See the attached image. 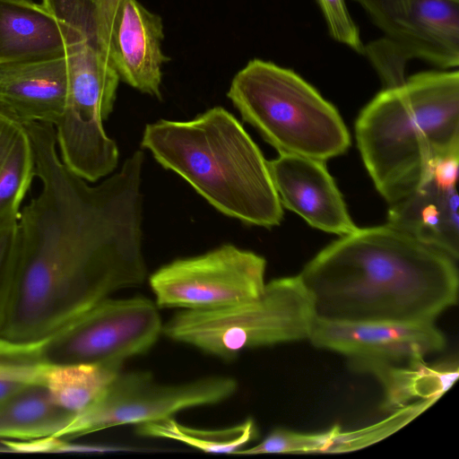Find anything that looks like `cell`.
Returning a JSON list of instances; mask_svg holds the SVG:
<instances>
[{"mask_svg": "<svg viewBox=\"0 0 459 459\" xmlns=\"http://www.w3.org/2000/svg\"><path fill=\"white\" fill-rule=\"evenodd\" d=\"M34 177L32 146L23 126L0 170V228L18 222L22 202Z\"/></svg>", "mask_w": 459, "mask_h": 459, "instance_id": "22", "label": "cell"}, {"mask_svg": "<svg viewBox=\"0 0 459 459\" xmlns=\"http://www.w3.org/2000/svg\"><path fill=\"white\" fill-rule=\"evenodd\" d=\"M135 433L144 437L178 441L205 453L234 455L259 435L252 418L224 429H202L181 424L169 417L136 425Z\"/></svg>", "mask_w": 459, "mask_h": 459, "instance_id": "21", "label": "cell"}, {"mask_svg": "<svg viewBox=\"0 0 459 459\" xmlns=\"http://www.w3.org/2000/svg\"><path fill=\"white\" fill-rule=\"evenodd\" d=\"M383 38L364 47L380 77L401 82L406 63L441 69L459 65V0H353Z\"/></svg>", "mask_w": 459, "mask_h": 459, "instance_id": "8", "label": "cell"}, {"mask_svg": "<svg viewBox=\"0 0 459 459\" xmlns=\"http://www.w3.org/2000/svg\"><path fill=\"white\" fill-rule=\"evenodd\" d=\"M162 329L159 307L150 299L108 298L35 342L14 344L0 340V361L44 368L124 365L149 351Z\"/></svg>", "mask_w": 459, "mask_h": 459, "instance_id": "7", "label": "cell"}, {"mask_svg": "<svg viewBox=\"0 0 459 459\" xmlns=\"http://www.w3.org/2000/svg\"><path fill=\"white\" fill-rule=\"evenodd\" d=\"M19 253L18 222L0 228V337L14 291Z\"/></svg>", "mask_w": 459, "mask_h": 459, "instance_id": "24", "label": "cell"}, {"mask_svg": "<svg viewBox=\"0 0 459 459\" xmlns=\"http://www.w3.org/2000/svg\"><path fill=\"white\" fill-rule=\"evenodd\" d=\"M330 37L359 54H364L359 30L352 20L345 0H316Z\"/></svg>", "mask_w": 459, "mask_h": 459, "instance_id": "25", "label": "cell"}, {"mask_svg": "<svg viewBox=\"0 0 459 459\" xmlns=\"http://www.w3.org/2000/svg\"><path fill=\"white\" fill-rule=\"evenodd\" d=\"M316 319L299 275L266 282L255 299L210 310L181 309L162 334L224 360L246 350L308 339Z\"/></svg>", "mask_w": 459, "mask_h": 459, "instance_id": "6", "label": "cell"}, {"mask_svg": "<svg viewBox=\"0 0 459 459\" xmlns=\"http://www.w3.org/2000/svg\"><path fill=\"white\" fill-rule=\"evenodd\" d=\"M433 401H418L393 411L388 418L355 430L335 425L322 431L320 453L339 454L356 451L373 445L394 433L429 407Z\"/></svg>", "mask_w": 459, "mask_h": 459, "instance_id": "23", "label": "cell"}, {"mask_svg": "<svg viewBox=\"0 0 459 459\" xmlns=\"http://www.w3.org/2000/svg\"><path fill=\"white\" fill-rule=\"evenodd\" d=\"M458 204L455 186L444 187L430 178L415 191L389 204L387 224L457 261Z\"/></svg>", "mask_w": 459, "mask_h": 459, "instance_id": "16", "label": "cell"}, {"mask_svg": "<svg viewBox=\"0 0 459 459\" xmlns=\"http://www.w3.org/2000/svg\"><path fill=\"white\" fill-rule=\"evenodd\" d=\"M265 268L263 256L227 244L161 266L149 284L159 308L217 309L257 298Z\"/></svg>", "mask_w": 459, "mask_h": 459, "instance_id": "10", "label": "cell"}, {"mask_svg": "<svg viewBox=\"0 0 459 459\" xmlns=\"http://www.w3.org/2000/svg\"><path fill=\"white\" fill-rule=\"evenodd\" d=\"M268 167L281 205L310 226L340 236L357 230L324 161L280 153Z\"/></svg>", "mask_w": 459, "mask_h": 459, "instance_id": "12", "label": "cell"}, {"mask_svg": "<svg viewBox=\"0 0 459 459\" xmlns=\"http://www.w3.org/2000/svg\"><path fill=\"white\" fill-rule=\"evenodd\" d=\"M60 25L42 4L0 0V65L65 57Z\"/></svg>", "mask_w": 459, "mask_h": 459, "instance_id": "17", "label": "cell"}, {"mask_svg": "<svg viewBox=\"0 0 459 459\" xmlns=\"http://www.w3.org/2000/svg\"><path fill=\"white\" fill-rule=\"evenodd\" d=\"M162 19L138 0H122L116 17L110 58L119 80L137 91L161 99Z\"/></svg>", "mask_w": 459, "mask_h": 459, "instance_id": "13", "label": "cell"}, {"mask_svg": "<svg viewBox=\"0 0 459 459\" xmlns=\"http://www.w3.org/2000/svg\"><path fill=\"white\" fill-rule=\"evenodd\" d=\"M23 124L0 106V170Z\"/></svg>", "mask_w": 459, "mask_h": 459, "instance_id": "27", "label": "cell"}, {"mask_svg": "<svg viewBox=\"0 0 459 459\" xmlns=\"http://www.w3.org/2000/svg\"><path fill=\"white\" fill-rule=\"evenodd\" d=\"M459 153H453L437 160L433 167L431 179L444 187L455 186L458 174Z\"/></svg>", "mask_w": 459, "mask_h": 459, "instance_id": "28", "label": "cell"}, {"mask_svg": "<svg viewBox=\"0 0 459 459\" xmlns=\"http://www.w3.org/2000/svg\"><path fill=\"white\" fill-rule=\"evenodd\" d=\"M41 191L21 211L14 291L0 340H39L113 293L140 286L141 174L136 151L121 169L90 186L61 160L53 125L23 124Z\"/></svg>", "mask_w": 459, "mask_h": 459, "instance_id": "1", "label": "cell"}, {"mask_svg": "<svg viewBox=\"0 0 459 459\" xmlns=\"http://www.w3.org/2000/svg\"><path fill=\"white\" fill-rule=\"evenodd\" d=\"M316 348L345 355L359 370L373 363L403 365L444 350L435 323L316 319L308 339Z\"/></svg>", "mask_w": 459, "mask_h": 459, "instance_id": "11", "label": "cell"}, {"mask_svg": "<svg viewBox=\"0 0 459 459\" xmlns=\"http://www.w3.org/2000/svg\"><path fill=\"white\" fill-rule=\"evenodd\" d=\"M142 146L221 212L266 228L281 223L282 207L268 161L222 107L189 121L148 124Z\"/></svg>", "mask_w": 459, "mask_h": 459, "instance_id": "4", "label": "cell"}, {"mask_svg": "<svg viewBox=\"0 0 459 459\" xmlns=\"http://www.w3.org/2000/svg\"><path fill=\"white\" fill-rule=\"evenodd\" d=\"M362 160L388 204L431 178L435 162L459 153V73L427 71L384 88L360 111Z\"/></svg>", "mask_w": 459, "mask_h": 459, "instance_id": "3", "label": "cell"}, {"mask_svg": "<svg viewBox=\"0 0 459 459\" xmlns=\"http://www.w3.org/2000/svg\"><path fill=\"white\" fill-rule=\"evenodd\" d=\"M122 367L114 363L42 367V382L56 403L77 414L102 394Z\"/></svg>", "mask_w": 459, "mask_h": 459, "instance_id": "20", "label": "cell"}, {"mask_svg": "<svg viewBox=\"0 0 459 459\" xmlns=\"http://www.w3.org/2000/svg\"><path fill=\"white\" fill-rule=\"evenodd\" d=\"M68 95L66 57L0 65V106L22 124L56 126Z\"/></svg>", "mask_w": 459, "mask_h": 459, "instance_id": "15", "label": "cell"}, {"mask_svg": "<svg viewBox=\"0 0 459 459\" xmlns=\"http://www.w3.org/2000/svg\"><path fill=\"white\" fill-rule=\"evenodd\" d=\"M227 96L280 153L325 161L350 147L337 109L289 68L254 58L235 74Z\"/></svg>", "mask_w": 459, "mask_h": 459, "instance_id": "5", "label": "cell"}, {"mask_svg": "<svg viewBox=\"0 0 459 459\" xmlns=\"http://www.w3.org/2000/svg\"><path fill=\"white\" fill-rule=\"evenodd\" d=\"M74 415L52 400L42 381L30 382L0 403V438L59 442Z\"/></svg>", "mask_w": 459, "mask_h": 459, "instance_id": "18", "label": "cell"}, {"mask_svg": "<svg viewBox=\"0 0 459 459\" xmlns=\"http://www.w3.org/2000/svg\"><path fill=\"white\" fill-rule=\"evenodd\" d=\"M456 263L386 223L341 236L299 275L317 319L434 323L457 302Z\"/></svg>", "mask_w": 459, "mask_h": 459, "instance_id": "2", "label": "cell"}, {"mask_svg": "<svg viewBox=\"0 0 459 459\" xmlns=\"http://www.w3.org/2000/svg\"><path fill=\"white\" fill-rule=\"evenodd\" d=\"M41 1L60 25L68 70L118 76L110 58V40L122 0Z\"/></svg>", "mask_w": 459, "mask_h": 459, "instance_id": "14", "label": "cell"}, {"mask_svg": "<svg viewBox=\"0 0 459 459\" xmlns=\"http://www.w3.org/2000/svg\"><path fill=\"white\" fill-rule=\"evenodd\" d=\"M238 389L236 379L211 376L180 384H160L147 371H120L102 394L75 414L59 441L122 425L173 417L197 406L220 403Z\"/></svg>", "mask_w": 459, "mask_h": 459, "instance_id": "9", "label": "cell"}, {"mask_svg": "<svg viewBox=\"0 0 459 459\" xmlns=\"http://www.w3.org/2000/svg\"><path fill=\"white\" fill-rule=\"evenodd\" d=\"M359 370L372 374L381 383L382 408L392 412L418 401L436 402L459 375L457 363L429 365L424 359L403 365L373 363Z\"/></svg>", "mask_w": 459, "mask_h": 459, "instance_id": "19", "label": "cell"}, {"mask_svg": "<svg viewBox=\"0 0 459 459\" xmlns=\"http://www.w3.org/2000/svg\"><path fill=\"white\" fill-rule=\"evenodd\" d=\"M42 368L0 361V403L25 385L41 381Z\"/></svg>", "mask_w": 459, "mask_h": 459, "instance_id": "26", "label": "cell"}]
</instances>
